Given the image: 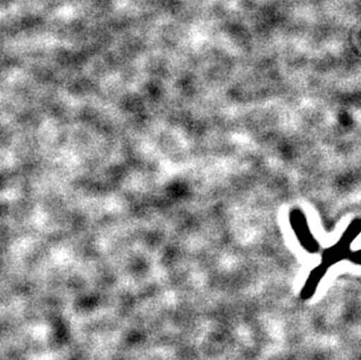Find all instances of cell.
Listing matches in <instances>:
<instances>
[{
	"mask_svg": "<svg viewBox=\"0 0 361 360\" xmlns=\"http://www.w3.org/2000/svg\"><path fill=\"white\" fill-rule=\"evenodd\" d=\"M358 234V229L352 228V231L345 233L344 236L341 238V241L337 245L325 251L322 258V265H325L327 269L336 265L338 262L341 261L343 258H348V253H350V245L353 241V239Z\"/></svg>",
	"mask_w": 361,
	"mask_h": 360,
	"instance_id": "obj_1",
	"label": "cell"
},
{
	"mask_svg": "<svg viewBox=\"0 0 361 360\" xmlns=\"http://www.w3.org/2000/svg\"><path fill=\"white\" fill-rule=\"evenodd\" d=\"M327 270L329 269L322 263L311 270L310 274L305 280V282H304L303 287L300 289V297L302 301L307 302L316 295L318 288L321 286L322 281L326 276Z\"/></svg>",
	"mask_w": 361,
	"mask_h": 360,
	"instance_id": "obj_2",
	"label": "cell"
}]
</instances>
